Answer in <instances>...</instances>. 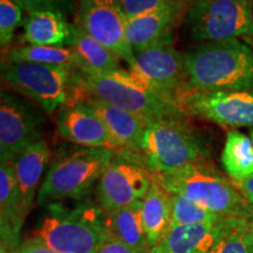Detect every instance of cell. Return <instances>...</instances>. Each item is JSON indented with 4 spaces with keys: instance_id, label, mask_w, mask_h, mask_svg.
Here are the masks:
<instances>
[{
    "instance_id": "cell-1",
    "label": "cell",
    "mask_w": 253,
    "mask_h": 253,
    "mask_svg": "<svg viewBox=\"0 0 253 253\" xmlns=\"http://www.w3.org/2000/svg\"><path fill=\"white\" fill-rule=\"evenodd\" d=\"M186 89L253 90V49L238 39L209 41L184 54Z\"/></svg>"
},
{
    "instance_id": "cell-2",
    "label": "cell",
    "mask_w": 253,
    "mask_h": 253,
    "mask_svg": "<svg viewBox=\"0 0 253 253\" xmlns=\"http://www.w3.org/2000/svg\"><path fill=\"white\" fill-rule=\"evenodd\" d=\"M150 177L170 194L189 198L211 212L249 219V202L232 179L207 158L171 172L150 173Z\"/></svg>"
},
{
    "instance_id": "cell-3",
    "label": "cell",
    "mask_w": 253,
    "mask_h": 253,
    "mask_svg": "<svg viewBox=\"0 0 253 253\" xmlns=\"http://www.w3.org/2000/svg\"><path fill=\"white\" fill-rule=\"evenodd\" d=\"M74 94L96 97L104 102L137 114L148 121L185 116L173 101L138 81L130 72L94 75L75 71L72 90Z\"/></svg>"
},
{
    "instance_id": "cell-4",
    "label": "cell",
    "mask_w": 253,
    "mask_h": 253,
    "mask_svg": "<svg viewBox=\"0 0 253 253\" xmlns=\"http://www.w3.org/2000/svg\"><path fill=\"white\" fill-rule=\"evenodd\" d=\"M50 212L34 232L58 253H97L110 236L108 217L89 205L62 209L50 204Z\"/></svg>"
},
{
    "instance_id": "cell-5",
    "label": "cell",
    "mask_w": 253,
    "mask_h": 253,
    "mask_svg": "<svg viewBox=\"0 0 253 253\" xmlns=\"http://www.w3.org/2000/svg\"><path fill=\"white\" fill-rule=\"evenodd\" d=\"M114 156L113 150L82 147L59 157L40 186L38 204L82 198L99 182Z\"/></svg>"
},
{
    "instance_id": "cell-6",
    "label": "cell",
    "mask_w": 253,
    "mask_h": 253,
    "mask_svg": "<svg viewBox=\"0 0 253 253\" xmlns=\"http://www.w3.org/2000/svg\"><path fill=\"white\" fill-rule=\"evenodd\" d=\"M208 150L184 116L151 121L145 131L141 156L150 173H166L205 160Z\"/></svg>"
},
{
    "instance_id": "cell-7",
    "label": "cell",
    "mask_w": 253,
    "mask_h": 253,
    "mask_svg": "<svg viewBox=\"0 0 253 253\" xmlns=\"http://www.w3.org/2000/svg\"><path fill=\"white\" fill-rule=\"evenodd\" d=\"M73 71L68 67L33 62H2V84L14 93L26 97L52 116L65 106L72 90Z\"/></svg>"
},
{
    "instance_id": "cell-8",
    "label": "cell",
    "mask_w": 253,
    "mask_h": 253,
    "mask_svg": "<svg viewBox=\"0 0 253 253\" xmlns=\"http://www.w3.org/2000/svg\"><path fill=\"white\" fill-rule=\"evenodd\" d=\"M183 25L196 41L249 37L253 28V0H192Z\"/></svg>"
},
{
    "instance_id": "cell-9",
    "label": "cell",
    "mask_w": 253,
    "mask_h": 253,
    "mask_svg": "<svg viewBox=\"0 0 253 253\" xmlns=\"http://www.w3.org/2000/svg\"><path fill=\"white\" fill-rule=\"evenodd\" d=\"M45 119L32 101L2 89L0 96V161L11 164L32 144L42 140Z\"/></svg>"
},
{
    "instance_id": "cell-10",
    "label": "cell",
    "mask_w": 253,
    "mask_h": 253,
    "mask_svg": "<svg viewBox=\"0 0 253 253\" xmlns=\"http://www.w3.org/2000/svg\"><path fill=\"white\" fill-rule=\"evenodd\" d=\"M185 116L225 126H253V90H192L176 97Z\"/></svg>"
},
{
    "instance_id": "cell-11",
    "label": "cell",
    "mask_w": 253,
    "mask_h": 253,
    "mask_svg": "<svg viewBox=\"0 0 253 253\" xmlns=\"http://www.w3.org/2000/svg\"><path fill=\"white\" fill-rule=\"evenodd\" d=\"M129 72L150 89L173 101L186 89L184 54L172 43H158L135 53Z\"/></svg>"
},
{
    "instance_id": "cell-12",
    "label": "cell",
    "mask_w": 253,
    "mask_h": 253,
    "mask_svg": "<svg viewBox=\"0 0 253 253\" xmlns=\"http://www.w3.org/2000/svg\"><path fill=\"white\" fill-rule=\"evenodd\" d=\"M151 182L149 171L141 164L115 155L97 182L100 209L108 214L142 201Z\"/></svg>"
},
{
    "instance_id": "cell-13",
    "label": "cell",
    "mask_w": 253,
    "mask_h": 253,
    "mask_svg": "<svg viewBox=\"0 0 253 253\" xmlns=\"http://www.w3.org/2000/svg\"><path fill=\"white\" fill-rule=\"evenodd\" d=\"M126 21L125 14L119 6L99 4L93 0H81L77 25L131 66L135 60V53L126 39Z\"/></svg>"
},
{
    "instance_id": "cell-14",
    "label": "cell",
    "mask_w": 253,
    "mask_h": 253,
    "mask_svg": "<svg viewBox=\"0 0 253 253\" xmlns=\"http://www.w3.org/2000/svg\"><path fill=\"white\" fill-rule=\"evenodd\" d=\"M191 1L181 0L150 13L126 19V39L134 53L158 43H172L175 30L183 24Z\"/></svg>"
},
{
    "instance_id": "cell-15",
    "label": "cell",
    "mask_w": 253,
    "mask_h": 253,
    "mask_svg": "<svg viewBox=\"0 0 253 253\" xmlns=\"http://www.w3.org/2000/svg\"><path fill=\"white\" fill-rule=\"evenodd\" d=\"M56 129L62 138L81 147L121 150L104 123L79 101H67L59 109Z\"/></svg>"
},
{
    "instance_id": "cell-16",
    "label": "cell",
    "mask_w": 253,
    "mask_h": 253,
    "mask_svg": "<svg viewBox=\"0 0 253 253\" xmlns=\"http://www.w3.org/2000/svg\"><path fill=\"white\" fill-rule=\"evenodd\" d=\"M68 101H79L87 106L104 123L113 138L123 151L142 153V144L149 121L137 114L113 106L96 97L74 94Z\"/></svg>"
},
{
    "instance_id": "cell-17",
    "label": "cell",
    "mask_w": 253,
    "mask_h": 253,
    "mask_svg": "<svg viewBox=\"0 0 253 253\" xmlns=\"http://www.w3.org/2000/svg\"><path fill=\"white\" fill-rule=\"evenodd\" d=\"M49 158L50 150L48 144L45 140H41L28 147L11 163L25 216H27L31 211L37 192H39L38 188Z\"/></svg>"
},
{
    "instance_id": "cell-18",
    "label": "cell",
    "mask_w": 253,
    "mask_h": 253,
    "mask_svg": "<svg viewBox=\"0 0 253 253\" xmlns=\"http://www.w3.org/2000/svg\"><path fill=\"white\" fill-rule=\"evenodd\" d=\"M25 216L12 164L0 168V227L1 248L18 249Z\"/></svg>"
},
{
    "instance_id": "cell-19",
    "label": "cell",
    "mask_w": 253,
    "mask_h": 253,
    "mask_svg": "<svg viewBox=\"0 0 253 253\" xmlns=\"http://www.w3.org/2000/svg\"><path fill=\"white\" fill-rule=\"evenodd\" d=\"M21 39L27 45L71 47L73 24L66 20L65 13L62 12H32L24 20V33Z\"/></svg>"
},
{
    "instance_id": "cell-20",
    "label": "cell",
    "mask_w": 253,
    "mask_h": 253,
    "mask_svg": "<svg viewBox=\"0 0 253 253\" xmlns=\"http://www.w3.org/2000/svg\"><path fill=\"white\" fill-rule=\"evenodd\" d=\"M225 218L214 224L172 225L157 245L163 253H209L216 244Z\"/></svg>"
},
{
    "instance_id": "cell-21",
    "label": "cell",
    "mask_w": 253,
    "mask_h": 253,
    "mask_svg": "<svg viewBox=\"0 0 253 253\" xmlns=\"http://www.w3.org/2000/svg\"><path fill=\"white\" fill-rule=\"evenodd\" d=\"M71 47L77 55V71L94 75L114 74L125 71L120 65L118 55L101 45L77 24H73Z\"/></svg>"
},
{
    "instance_id": "cell-22",
    "label": "cell",
    "mask_w": 253,
    "mask_h": 253,
    "mask_svg": "<svg viewBox=\"0 0 253 253\" xmlns=\"http://www.w3.org/2000/svg\"><path fill=\"white\" fill-rule=\"evenodd\" d=\"M170 196V192L153 181L147 195L142 199V225L151 246L161 242L171 224Z\"/></svg>"
},
{
    "instance_id": "cell-23",
    "label": "cell",
    "mask_w": 253,
    "mask_h": 253,
    "mask_svg": "<svg viewBox=\"0 0 253 253\" xmlns=\"http://www.w3.org/2000/svg\"><path fill=\"white\" fill-rule=\"evenodd\" d=\"M141 211L142 201L108 213L107 217L110 235L121 240L129 248L145 253L153 246L142 225Z\"/></svg>"
},
{
    "instance_id": "cell-24",
    "label": "cell",
    "mask_w": 253,
    "mask_h": 253,
    "mask_svg": "<svg viewBox=\"0 0 253 253\" xmlns=\"http://www.w3.org/2000/svg\"><path fill=\"white\" fill-rule=\"evenodd\" d=\"M221 164L231 179H244L253 175V142L238 130L226 134Z\"/></svg>"
},
{
    "instance_id": "cell-25",
    "label": "cell",
    "mask_w": 253,
    "mask_h": 253,
    "mask_svg": "<svg viewBox=\"0 0 253 253\" xmlns=\"http://www.w3.org/2000/svg\"><path fill=\"white\" fill-rule=\"evenodd\" d=\"M2 62H33L40 65L78 67L77 55L72 47L23 45L5 52Z\"/></svg>"
},
{
    "instance_id": "cell-26",
    "label": "cell",
    "mask_w": 253,
    "mask_h": 253,
    "mask_svg": "<svg viewBox=\"0 0 253 253\" xmlns=\"http://www.w3.org/2000/svg\"><path fill=\"white\" fill-rule=\"evenodd\" d=\"M209 253H253L250 220L240 217H226L216 244Z\"/></svg>"
},
{
    "instance_id": "cell-27",
    "label": "cell",
    "mask_w": 253,
    "mask_h": 253,
    "mask_svg": "<svg viewBox=\"0 0 253 253\" xmlns=\"http://www.w3.org/2000/svg\"><path fill=\"white\" fill-rule=\"evenodd\" d=\"M171 203V224L172 225H189V224H214L224 216L211 212L189 198L179 195L170 194Z\"/></svg>"
},
{
    "instance_id": "cell-28",
    "label": "cell",
    "mask_w": 253,
    "mask_h": 253,
    "mask_svg": "<svg viewBox=\"0 0 253 253\" xmlns=\"http://www.w3.org/2000/svg\"><path fill=\"white\" fill-rule=\"evenodd\" d=\"M23 8L14 0H0V46L2 52L11 45L14 33L20 26Z\"/></svg>"
},
{
    "instance_id": "cell-29",
    "label": "cell",
    "mask_w": 253,
    "mask_h": 253,
    "mask_svg": "<svg viewBox=\"0 0 253 253\" xmlns=\"http://www.w3.org/2000/svg\"><path fill=\"white\" fill-rule=\"evenodd\" d=\"M177 1H181V0H119L118 6L125 14L126 19H131L138 15L150 13Z\"/></svg>"
},
{
    "instance_id": "cell-30",
    "label": "cell",
    "mask_w": 253,
    "mask_h": 253,
    "mask_svg": "<svg viewBox=\"0 0 253 253\" xmlns=\"http://www.w3.org/2000/svg\"><path fill=\"white\" fill-rule=\"evenodd\" d=\"M27 13L39 11H59L65 13L68 8L67 0H14Z\"/></svg>"
},
{
    "instance_id": "cell-31",
    "label": "cell",
    "mask_w": 253,
    "mask_h": 253,
    "mask_svg": "<svg viewBox=\"0 0 253 253\" xmlns=\"http://www.w3.org/2000/svg\"><path fill=\"white\" fill-rule=\"evenodd\" d=\"M19 253H58L52 250L48 245H46L38 237H31L20 243L18 248Z\"/></svg>"
},
{
    "instance_id": "cell-32",
    "label": "cell",
    "mask_w": 253,
    "mask_h": 253,
    "mask_svg": "<svg viewBox=\"0 0 253 253\" xmlns=\"http://www.w3.org/2000/svg\"><path fill=\"white\" fill-rule=\"evenodd\" d=\"M97 253H141V252L129 248L128 245H126L125 243L121 242V240H119L118 238H115V237L110 235L108 238L106 239V242L103 243L102 246H101Z\"/></svg>"
},
{
    "instance_id": "cell-33",
    "label": "cell",
    "mask_w": 253,
    "mask_h": 253,
    "mask_svg": "<svg viewBox=\"0 0 253 253\" xmlns=\"http://www.w3.org/2000/svg\"><path fill=\"white\" fill-rule=\"evenodd\" d=\"M232 181L246 201L250 204H253V175L246 177L244 179H232Z\"/></svg>"
},
{
    "instance_id": "cell-34",
    "label": "cell",
    "mask_w": 253,
    "mask_h": 253,
    "mask_svg": "<svg viewBox=\"0 0 253 253\" xmlns=\"http://www.w3.org/2000/svg\"><path fill=\"white\" fill-rule=\"evenodd\" d=\"M95 2H99V4H104V5H113L118 6L119 0H93Z\"/></svg>"
},
{
    "instance_id": "cell-35",
    "label": "cell",
    "mask_w": 253,
    "mask_h": 253,
    "mask_svg": "<svg viewBox=\"0 0 253 253\" xmlns=\"http://www.w3.org/2000/svg\"><path fill=\"white\" fill-rule=\"evenodd\" d=\"M145 253H163V251L160 249V246L155 245V246H153V248H151V249L148 250V251L145 252Z\"/></svg>"
},
{
    "instance_id": "cell-36",
    "label": "cell",
    "mask_w": 253,
    "mask_h": 253,
    "mask_svg": "<svg viewBox=\"0 0 253 253\" xmlns=\"http://www.w3.org/2000/svg\"><path fill=\"white\" fill-rule=\"evenodd\" d=\"M1 253H19V252H18V249L1 248Z\"/></svg>"
},
{
    "instance_id": "cell-37",
    "label": "cell",
    "mask_w": 253,
    "mask_h": 253,
    "mask_svg": "<svg viewBox=\"0 0 253 253\" xmlns=\"http://www.w3.org/2000/svg\"><path fill=\"white\" fill-rule=\"evenodd\" d=\"M246 38H249V39H251V40H252V42H253V28H252L251 33H250V36H249V37H246Z\"/></svg>"
},
{
    "instance_id": "cell-38",
    "label": "cell",
    "mask_w": 253,
    "mask_h": 253,
    "mask_svg": "<svg viewBox=\"0 0 253 253\" xmlns=\"http://www.w3.org/2000/svg\"><path fill=\"white\" fill-rule=\"evenodd\" d=\"M250 226H251V232H252V236H253V219L250 220Z\"/></svg>"
},
{
    "instance_id": "cell-39",
    "label": "cell",
    "mask_w": 253,
    "mask_h": 253,
    "mask_svg": "<svg viewBox=\"0 0 253 253\" xmlns=\"http://www.w3.org/2000/svg\"><path fill=\"white\" fill-rule=\"evenodd\" d=\"M251 140H252V142H253V130L251 131Z\"/></svg>"
}]
</instances>
